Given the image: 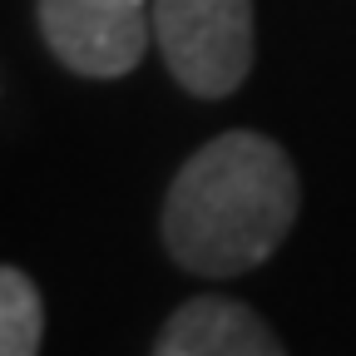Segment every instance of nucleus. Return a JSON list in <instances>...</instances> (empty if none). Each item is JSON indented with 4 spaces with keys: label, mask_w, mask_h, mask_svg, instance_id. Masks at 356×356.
I'll return each instance as SVG.
<instances>
[{
    "label": "nucleus",
    "mask_w": 356,
    "mask_h": 356,
    "mask_svg": "<svg viewBox=\"0 0 356 356\" xmlns=\"http://www.w3.org/2000/svg\"><path fill=\"white\" fill-rule=\"evenodd\" d=\"M149 356H287L267 317L238 297H188L163 322Z\"/></svg>",
    "instance_id": "20e7f679"
},
{
    "label": "nucleus",
    "mask_w": 356,
    "mask_h": 356,
    "mask_svg": "<svg viewBox=\"0 0 356 356\" xmlns=\"http://www.w3.org/2000/svg\"><path fill=\"white\" fill-rule=\"evenodd\" d=\"M154 40L178 89L228 99L252 70V0H154Z\"/></svg>",
    "instance_id": "f03ea898"
},
{
    "label": "nucleus",
    "mask_w": 356,
    "mask_h": 356,
    "mask_svg": "<svg viewBox=\"0 0 356 356\" xmlns=\"http://www.w3.org/2000/svg\"><path fill=\"white\" fill-rule=\"evenodd\" d=\"M297 208L302 184L287 149L257 129H228L173 173L163 248L193 277H238L282 248Z\"/></svg>",
    "instance_id": "f257e3e1"
},
{
    "label": "nucleus",
    "mask_w": 356,
    "mask_h": 356,
    "mask_svg": "<svg viewBox=\"0 0 356 356\" xmlns=\"http://www.w3.org/2000/svg\"><path fill=\"white\" fill-rule=\"evenodd\" d=\"M44 341V297L15 262L0 267V356H40Z\"/></svg>",
    "instance_id": "39448f33"
},
{
    "label": "nucleus",
    "mask_w": 356,
    "mask_h": 356,
    "mask_svg": "<svg viewBox=\"0 0 356 356\" xmlns=\"http://www.w3.org/2000/svg\"><path fill=\"white\" fill-rule=\"evenodd\" d=\"M50 55L84 79H119L139 70L154 35V0H35Z\"/></svg>",
    "instance_id": "7ed1b4c3"
}]
</instances>
